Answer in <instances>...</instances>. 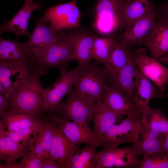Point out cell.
Masks as SVG:
<instances>
[{"label":"cell","instance_id":"16","mask_svg":"<svg viewBox=\"0 0 168 168\" xmlns=\"http://www.w3.org/2000/svg\"><path fill=\"white\" fill-rule=\"evenodd\" d=\"M80 145L72 142L61 132L55 122L52 144L48 159L58 162L61 168H69L74 152L79 148Z\"/></svg>","mask_w":168,"mask_h":168},{"label":"cell","instance_id":"31","mask_svg":"<svg viewBox=\"0 0 168 168\" xmlns=\"http://www.w3.org/2000/svg\"><path fill=\"white\" fill-rule=\"evenodd\" d=\"M149 0H127L124 9L125 28L132 22L154 10Z\"/></svg>","mask_w":168,"mask_h":168},{"label":"cell","instance_id":"6","mask_svg":"<svg viewBox=\"0 0 168 168\" xmlns=\"http://www.w3.org/2000/svg\"><path fill=\"white\" fill-rule=\"evenodd\" d=\"M97 102L81 96L73 87L67 99L59 103L51 113L70 121L89 125L93 119Z\"/></svg>","mask_w":168,"mask_h":168},{"label":"cell","instance_id":"11","mask_svg":"<svg viewBox=\"0 0 168 168\" xmlns=\"http://www.w3.org/2000/svg\"><path fill=\"white\" fill-rule=\"evenodd\" d=\"M131 58L134 64L146 77L158 87L165 91L168 80V68L155 59L149 57L145 48L133 50Z\"/></svg>","mask_w":168,"mask_h":168},{"label":"cell","instance_id":"18","mask_svg":"<svg viewBox=\"0 0 168 168\" xmlns=\"http://www.w3.org/2000/svg\"><path fill=\"white\" fill-rule=\"evenodd\" d=\"M34 60H36L26 43L0 37V63H27Z\"/></svg>","mask_w":168,"mask_h":168},{"label":"cell","instance_id":"41","mask_svg":"<svg viewBox=\"0 0 168 168\" xmlns=\"http://www.w3.org/2000/svg\"><path fill=\"white\" fill-rule=\"evenodd\" d=\"M32 0V1H33V0ZM42 0V1H45V0Z\"/></svg>","mask_w":168,"mask_h":168},{"label":"cell","instance_id":"22","mask_svg":"<svg viewBox=\"0 0 168 168\" xmlns=\"http://www.w3.org/2000/svg\"><path fill=\"white\" fill-rule=\"evenodd\" d=\"M55 122L49 114L40 119V129L30 150L42 160L48 159L51 150Z\"/></svg>","mask_w":168,"mask_h":168},{"label":"cell","instance_id":"2","mask_svg":"<svg viewBox=\"0 0 168 168\" xmlns=\"http://www.w3.org/2000/svg\"><path fill=\"white\" fill-rule=\"evenodd\" d=\"M127 0H96L91 11L92 24L97 33L110 36L125 28L124 13Z\"/></svg>","mask_w":168,"mask_h":168},{"label":"cell","instance_id":"35","mask_svg":"<svg viewBox=\"0 0 168 168\" xmlns=\"http://www.w3.org/2000/svg\"><path fill=\"white\" fill-rule=\"evenodd\" d=\"M138 168H168V156L165 154L143 155Z\"/></svg>","mask_w":168,"mask_h":168},{"label":"cell","instance_id":"12","mask_svg":"<svg viewBox=\"0 0 168 168\" xmlns=\"http://www.w3.org/2000/svg\"><path fill=\"white\" fill-rule=\"evenodd\" d=\"M36 24L26 43L35 59L39 63L54 42L58 32L53 28L44 16L36 18Z\"/></svg>","mask_w":168,"mask_h":168},{"label":"cell","instance_id":"40","mask_svg":"<svg viewBox=\"0 0 168 168\" xmlns=\"http://www.w3.org/2000/svg\"><path fill=\"white\" fill-rule=\"evenodd\" d=\"M164 148L165 153L168 156V133L166 134Z\"/></svg>","mask_w":168,"mask_h":168},{"label":"cell","instance_id":"9","mask_svg":"<svg viewBox=\"0 0 168 168\" xmlns=\"http://www.w3.org/2000/svg\"><path fill=\"white\" fill-rule=\"evenodd\" d=\"M80 11L77 0L60 3L46 9L44 16L56 32L81 27Z\"/></svg>","mask_w":168,"mask_h":168},{"label":"cell","instance_id":"10","mask_svg":"<svg viewBox=\"0 0 168 168\" xmlns=\"http://www.w3.org/2000/svg\"><path fill=\"white\" fill-rule=\"evenodd\" d=\"M60 76L56 82L42 91L47 112L50 114L60 103L63 97L71 92L78 73V66L68 71L67 69H58Z\"/></svg>","mask_w":168,"mask_h":168},{"label":"cell","instance_id":"20","mask_svg":"<svg viewBox=\"0 0 168 168\" xmlns=\"http://www.w3.org/2000/svg\"><path fill=\"white\" fill-rule=\"evenodd\" d=\"M40 3H34L31 0H25L22 7L9 21L0 25V34L5 32L14 33L16 39L21 35L29 36L30 33L28 30L29 19L35 10H40Z\"/></svg>","mask_w":168,"mask_h":168},{"label":"cell","instance_id":"3","mask_svg":"<svg viewBox=\"0 0 168 168\" xmlns=\"http://www.w3.org/2000/svg\"><path fill=\"white\" fill-rule=\"evenodd\" d=\"M98 61L78 67V73L73 85L75 91L83 97L97 101L101 99L108 84L107 76Z\"/></svg>","mask_w":168,"mask_h":168},{"label":"cell","instance_id":"1","mask_svg":"<svg viewBox=\"0 0 168 168\" xmlns=\"http://www.w3.org/2000/svg\"><path fill=\"white\" fill-rule=\"evenodd\" d=\"M47 72L37 69L28 81L13 95L10 101L7 113H24L36 118L45 115L47 112L40 82L41 75Z\"/></svg>","mask_w":168,"mask_h":168},{"label":"cell","instance_id":"26","mask_svg":"<svg viewBox=\"0 0 168 168\" xmlns=\"http://www.w3.org/2000/svg\"><path fill=\"white\" fill-rule=\"evenodd\" d=\"M119 117L101 99L97 101L93 119V130L98 138L115 124Z\"/></svg>","mask_w":168,"mask_h":168},{"label":"cell","instance_id":"33","mask_svg":"<svg viewBox=\"0 0 168 168\" xmlns=\"http://www.w3.org/2000/svg\"><path fill=\"white\" fill-rule=\"evenodd\" d=\"M6 127L0 121V133L7 136L16 142L20 143L21 142L29 141L31 139H30V137L32 134L34 136H36L39 131L40 127L39 128H28L14 131L6 130Z\"/></svg>","mask_w":168,"mask_h":168},{"label":"cell","instance_id":"39","mask_svg":"<svg viewBox=\"0 0 168 168\" xmlns=\"http://www.w3.org/2000/svg\"><path fill=\"white\" fill-rule=\"evenodd\" d=\"M159 61L163 63L168 64V52L163 54L159 58ZM166 84H168V80ZM167 96L168 97V94Z\"/></svg>","mask_w":168,"mask_h":168},{"label":"cell","instance_id":"38","mask_svg":"<svg viewBox=\"0 0 168 168\" xmlns=\"http://www.w3.org/2000/svg\"><path fill=\"white\" fill-rule=\"evenodd\" d=\"M42 168H61L59 164L56 161L49 159L42 160Z\"/></svg>","mask_w":168,"mask_h":168},{"label":"cell","instance_id":"28","mask_svg":"<svg viewBox=\"0 0 168 168\" xmlns=\"http://www.w3.org/2000/svg\"><path fill=\"white\" fill-rule=\"evenodd\" d=\"M97 147L88 144L74 152L69 168H96L99 163V152Z\"/></svg>","mask_w":168,"mask_h":168},{"label":"cell","instance_id":"15","mask_svg":"<svg viewBox=\"0 0 168 168\" xmlns=\"http://www.w3.org/2000/svg\"><path fill=\"white\" fill-rule=\"evenodd\" d=\"M133 91L134 101L141 112L150 107L149 103L153 98H162L165 91L161 90L146 77L138 68H136Z\"/></svg>","mask_w":168,"mask_h":168},{"label":"cell","instance_id":"17","mask_svg":"<svg viewBox=\"0 0 168 168\" xmlns=\"http://www.w3.org/2000/svg\"><path fill=\"white\" fill-rule=\"evenodd\" d=\"M141 44L145 45L152 58L159 61L160 57L168 52V19L158 18L151 31Z\"/></svg>","mask_w":168,"mask_h":168},{"label":"cell","instance_id":"19","mask_svg":"<svg viewBox=\"0 0 168 168\" xmlns=\"http://www.w3.org/2000/svg\"><path fill=\"white\" fill-rule=\"evenodd\" d=\"M101 100L119 116L141 114L134 101L120 89L109 86Z\"/></svg>","mask_w":168,"mask_h":168},{"label":"cell","instance_id":"37","mask_svg":"<svg viewBox=\"0 0 168 168\" xmlns=\"http://www.w3.org/2000/svg\"><path fill=\"white\" fill-rule=\"evenodd\" d=\"M9 102L5 97L0 94V116L2 119L7 113Z\"/></svg>","mask_w":168,"mask_h":168},{"label":"cell","instance_id":"14","mask_svg":"<svg viewBox=\"0 0 168 168\" xmlns=\"http://www.w3.org/2000/svg\"><path fill=\"white\" fill-rule=\"evenodd\" d=\"M157 17V13L154 9L148 14L131 23L124 32L117 36L118 40L124 45L130 48L141 45L151 30Z\"/></svg>","mask_w":168,"mask_h":168},{"label":"cell","instance_id":"25","mask_svg":"<svg viewBox=\"0 0 168 168\" xmlns=\"http://www.w3.org/2000/svg\"><path fill=\"white\" fill-rule=\"evenodd\" d=\"M35 137H33L29 141L18 143L7 136L0 133V158L4 161L5 164L14 162L22 157L30 151V147Z\"/></svg>","mask_w":168,"mask_h":168},{"label":"cell","instance_id":"36","mask_svg":"<svg viewBox=\"0 0 168 168\" xmlns=\"http://www.w3.org/2000/svg\"><path fill=\"white\" fill-rule=\"evenodd\" d=\"M150 3L157 13V18L168 19V0L159 5L152 3L151 2Z\"/></svg>","mask_w":168,"mask_h":168},{"label":"cell","instance_id":"21","mask_svg":"<svg viewBox=\"0 0 168 168\" xmlns=\"http://www.w3.org/2000/svg\"><path fill=\"white\" fill-rule=\"evenodd\" d=\"M71 29L73 36V49L78 66H87L93 59L94 43L96 35L86 30Z\"/></svg>","mask_w":168,"mask_h":168},{"label":"cell","instance_id":"34","mask_svg":"<svg viewBox=\"0 0 168 168\" xmlns=\"http://www.w3.org/2000/svg\"><path fill=\"white\" fill-rule=\"evenodd\" d=\"M19 162L0 164V168H42V160L33 152L30 151L22 157Z\"/></svg>","mask_w":168,"mask_h":168},{"label":"cell","instance_id":"27","mask_svg":"<svg viewBox=\"0 0 168 168\" xmlns=\"http://www.w3.org/2000/svg\"><path fill=\"white\" fill-rule=\"evenodd\" d=\"M136 67L132 61L131 55L116 75L108 79L110 86L124 91L134 101L133 91L134 81L133 79Z\"/></svg>","mask_w":168,"mask_h":168},{"label":"cell","instance_id":"5","mask_svg":"<svg viewBox=\"0 0 168 168\" xmlns=\"http://www.w3.org/2000/svg\"><path fill=\"white\" fill-rule=\"evenodd\" d=\"M39 64L36 60L27 63H0V94L5 96L9 102L38 69Z\"/></svg>","mask_w":168,"mask_h":168},{"label":"cell","instance_id":"29","mask_svg":"<svg viewBox=\"0 0 168 168\" xmlns=\"http://www.w3.org/2000/svg\"><path fill=\"white\" fill-rule=\"evenodd\" d=\"M41 117L36 118L22 113H7L0 121L7 131H14L30 127H39Z\"/></svg>","mask_w":168,"mask_h":168},{"label":"cell","instance_id":"4","mask_svg":"<svg viewBox=\"0 0 168 168\" xmlns=\"http://www.w3.org/2000/svg\"><path fill=\"white\" fill-rule=\"evenodd\" d=\"M68 31H59L49 48L38 69L47 72L50 68L67 69L69 63L76 59L73 49V36L71 29Z\"/></svg>","mask_w":168,"mask_h":168},{"label":"cell","instance_id":"7","mask_svg":"<svg viewBox=\"0 0 168 168\" xmlns=\"http://www.w3.org/2000/svg\"><path fill=\"white\" fill-rule=\"evenodd\" d=\"M142 126L141 114L128 115L120 124H114L98 138L103 146L104 144L117 146L125 143L137 146Z\"/></svg>","mask_w":168,"mask_h":168},{"label":"cell","instance_id":"13","mask_svg":"<svg viewBox=\"0 0 168 168\" xmlns=\"http://www.w3.org/2000/svg\"><path fill=\"white\" fill-rule=\"evenodd\" d=\"M49 114L61 132L73 143L80 144L84 143L97 147H102L98 137L87 123L70 121L53 113Z\"/></svg>","mask_w":168,"mask_h":168},{"label":"cell","instance_id":"8","mask_svg":"<svg viewBox=\"0 0 168 168\" xmlns=\"http://www.w3.org/2000/svg\"><path fill=\"white\" fill-rule=\"evenodd\" d=\"M103 147V149L99 152L96 168H138L140 164L137 146L133 145L124 148L108 144Z\"/></svg>","mask_w":168,"mask_h":168},{"label":"cell","instance_id":"23","mask_svg":"<svg viewBox=\"0 0 168 168\" xmlns=\"http://www.w3.org/2000/svg\"><path fill=\"white\" fill-rule=\"evenodd\" d=\"M166 135V134L142 125L137 146L139 155L152 156L165 153L164 145Z\"/></svg>","mask_w":168,"mask_h":168},{"label":"cell","instance_id":"30","mask_svg":"<svg viewBox=\"0 0 168 168\" xmlns=\"http://www.w3.org/2000/svg\"><path fill=\"white\" fill-rule=\"evenodd\" d=\"M141 119L145 127L166 134L168 133V119L159 109H148L141 112Z\"/></svg>","mask_w":168,"mask_h":168},{"label":"cell","instance_id":"24","mask_svg":"<svg viewBox=\"0 0 168 168\" xmlns=\"http://www.w3.org/2000/svg\"><path fill=\"white\" fill-rule=\"evenodd\" d=\"M133 50L122 44L117 36L115 45L103 68L108 79L115 77L125 65Z\"/></svg>","mask_w":168,"mask_h":168},{"label":"cell","instance_id":"32","mask_svg":"<svg viewBox=\"0 0 168 168\" xmlns=\"http://www.w3.org/2000/svg\"><path fill=\"white\" fill-rule=\"evenodd\" d=\"M116 38V34L104 37L96 35L93 45V59L104 64L115 45Z\"/></svg>","mask_w":168,"mask_h":168}]
</instances>
